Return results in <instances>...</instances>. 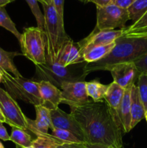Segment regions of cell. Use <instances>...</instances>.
I'll list each match as a JSON object with an SVG mask.
<instances>
[{"instance_id": "60d3db41", "label": "cell", "mask_w": 147, "mask_h": 148, "mask_svg": "<svg viewBox=\"0 0 147 148\" xmlns=\"http://www.w3.org/2000/svg\"><path fill=\"white\" fill-rule=\"evenodd\" d=\"M2 79H3V77H2V74H1V71H0V83L2 82Z\"/></svg>"}, {"instance_id": "4fadbf2b", "label": "cell", "mask_w": 147, "mask_h": 148, "mask_svg": "<svg viewBox=\"0 0 147 148\" xmlns=\"http://www.w3.org/2000/svg\"><path fill=\"white\" fill-rule=\"evenodd\" d=\"M36 112L35 120L27 118V127L29 131L34 134H48V129L52 128L51 119L50 115V108L45 105L35 106Z\"/></svg>"}, {"instance_id": "277c9868", "label": "cell", "mask_w": 147, "mask_h": 148, "mask_svg": "<svg viewBox=\"0 0 147 148\" xmlns=\"http://www.w3.org/2000/svg\"><path fill=\"white\" fill-rule=\"evenodd\" d=\"M86 62L63 66L48 61L43 64L35 65V75L33 79L48 81L57 88L63 82H84L88 74L85 71Z\"/></svg>"}, {"instance_id": "8d00e7d4", "label": "cell", "mask_w": 147, "mask_h": 148, "mask_svg": "<svg viewBox=\"0 0 147 148\" xmlns=\"http://www.w3.org/2000/svg\"><path fill=\"white\" fill-rule=\"evenodd\" d=\"M86 145L87 148H114L110 147H106V146L103 145Z\"/></svg>"}, {"instance_id": "44dd1931", "label": "cell", "mask_w": 147, "mask_h": 148, "mask_svg": "<svg viewBox=\"0 0 147 148\" xmlns=\"http://www.w3.org/2000/svg\"><path fill=\"white\" fill-rule=\"evenodd\" d=\"M86 88L88 95L92 101L94 102H99L104 101L108 85H103L97 80H93L86 82Z\"/></svg>"}, {"instance_id": "e575fe53", "label": "cell", "mask_w": 147, "mask_h": 148, "mask_svg": "<svg viewBox=\"0 0 147 148\" xmlns=\"http://www.w3.org/2000/svg\"><path fill=\"white\" fill-rule=\"evenodd\" d=\"M89 1L94 3L97 7H103L112 4L113 0H88V2Z\"/></svg>"}, {"instance_id": "83f0119b", "label": "cell", "mask_w": 147, "mask_h": 148, "mask_svg": "<svg viewBox=\"0 0 147 148\" xmlns=\"http://www.w3.org/2000/svg\"><path fill=\"white\" fill-rule=\"evenodd\" d=\"M26 2L30 7L32 13L33 14L34 17H35L37 21V27L40 30H43L44 27V15L40 11L38 5V1L37 0H25Z\"/></svg>"}, {"instance_id": "836d02e7", "label": "cell", "mask_w": 147, "mask_h": 148, "mask_svg": "<svg viewBox=\"0 0 147 148\" xmlns=\"http://www.w3.org/2000/svg\"><path fill=\"white\" fill-rule=\"evenodd\" d=\"M135 0H113L112 4L122 9L128 10V7L133 3Z\"/></svg>"}, {"instance_id": "bcb514c9", "label": "cell", "mask_w": 147, "mask_h": 148, "mask_svg": "<svg viewBox=\"0 0 147 148\" xmlns=\"http://www.w3.org/2000/svg\"><path fill=\"white\" fill-rule=\"evenodd\" d=\"M0 108H1V106H0Z\"/></svg>"}, {"instance_id": "74e56055", "label": "cell", "mask_w": 147, "mask_h": 148, "mask_svg": "<svg viewBox=\"0 0 147 148\" xmlns=\"http://www.w3.org/2000/svg\"><path fill=\"white\" fill-rule=\"evenodd\" d=\"M15 0H0V7H5L10 3L13 2Z\"/></svg>"}, {"instance_id": "30bf717a", "label": "cell", "mask_w": 147, "mask_h": 148, "mask_svg": "<svg viewBox=\"0 0 147 148\" xmlns=\"http://www.w3.org/2000/svg\"><path fill=\"white\" fill-rule=\"evenodd\" d=\"M61 88L62 103L70 108L84 105L90 102L86 88V82H63Z\"/></svg>"}, {"instance_id": "9c48e42d", "label": "cell", "mask_w": 147, "mask_h": 148, "mask_svg": "<svg viewBox=\"0 0 147 148\" xmlns=\"http://www.w3.org/2000/svg\"><path fill=\"white\" fill-rule=\"evenodd\" d=\"M122 36V29L112 30H97L94 29L87 37L77 43L81 56H82L86 52L97 46L108 45L115 42L116 39Z\"/></svg>"}, {"instance_id": "f35d334b", "label": "cell", "mask_w": 147, "mask_h": 148, "mask_svg": "<svg viewBox=\"0 0 147 148\" xmlns=\"http://www.w3.org/2000/svg\"><path fill=\"white\" fill-rule=\"evenodd\" d=\"M0 122L1 123H6V119L4 117V114H3L2 111L0 108Z\"/></svg>"}, {"instance_id": "5bb4252c", "label": "cell", "mask_w": 147, "mask_h": 148, "mask_svg": "<svg viewBox=\"0 0 147 148\" xmlns=\"http://www.w3.org/2000/svg\"><path fill=\"white\" fill-rule=\"evenodd\" d=\"M83 62H84L79 52L78 43L74 42V40L70 38L63 45L56 63L63 66H67Z\"/></svg>"}, {"instance_id": "4316f807", "label": "cell", "mask_w": 147, "mask_h": 148, "mask_svg": "<svg viewBox=\"0 0 147 148\" xmlns=\"http://www.w3.org/2000/svg\"><path fill=\"white\" fill-rule=\"evenodd\" d=\"M137 88L141 101L147 111V74H140L137 80Z\"/></svg>"}, {"instance_id": "7bdbcfd3", "label": "cell", "mask_w": 147, "mask_h": 148, "mask_svg": "<svg viewBox=\"0 0 147 148\" xmlns=\"http://www.w3.org/2000/svg\"><path fill=\"white\" fill-rule=\"evenodd\" d=\"M0 148H4V145H3L1 144V142H0Z\"/></svg>"}, {"instance_id": "f546056e", "label": "cell", "mask_w": 147, "mask_h": 148, "mask_svg": "<svg viewBox=\"0 0 147 148\" xmlns=\"http://www.w3.org/2000/svg\"><path fill=\"white\" fill-rule=\"evenodd\" d=\"M122 36L125 37H135V38H147V26L137 30H131V31H123L122 30Z\"/></svg>"}, {"instance_id": "52a82bcc", "label": "cell", "mask_w": 147, "mask_h": 148, "mask_svg": "<svg viewBox=\"0 0 147 148\" xmlns=\"http://www.w3.org/2000/svg\"><path fill=\"white\" fill-rule=\"evenodd\" d=\"M128 10L110 4L97 7V23L95 29L97 30H112L115 28L124 29L129 20Z\"/></svg>"}, {"instance_id": "ffe728a7", "label": "cell", "mask_w": 147, "mask_h": 148, "mask_svg": "<svg viewBox=\"0 0 147 148\" xmlns=\"http://www.w3.org/2000/svg\"><path fill=\"white\" fill-rule=\"evenodd\" d=\"M115 46V41L109 43L108 45H104V46H99L93 48L89 51L86 52L82 56L84 62L87 64L92 63V62H97V61L103 59L113 49Z\"/></svg>"}, {"instance_id": "cb8c5ba5", "label": "cell", "mask_w": 147, "mask_h": 148, "mask_svg": "<svg viewBox=\"0 0 147 148\" xmlns=\"http://www.w3.org/2000/svg\"><path fill=\"white\" fill-rule=\"evenodd\" d=\"M147 12V0H135L128 8L130 20L133 23L139 20Z\"/></svg>"}, {"instance_id": "2e32d148", "label": "cell", "mask_w": 147, "mask_h": 148, "mask_svg": "<svg viewBox=\"0 0 147 148\" xmlns=\"http://www.w3.org/2000/svg\"><path fill=\"white\" fill-rule=\"evenodd\" d=\"M125 90V89L118 85L116 82H112L108 85V90L104 98V101L107 103L111 111L117 117H118V110L122 102Z\"/></svg>"}, {"instance_id": "7402d4cb", "label": "cell", "mask_w": 147, "mask_h": 148, "mask_svg": "<svg viewBox=\"0 0 147 148\" xmlns=\"http://www.w3.org/2000/svg\"><path fill=\"white\" fill-rule=\"evenodd\" d=\"M10 141L15 143L17 146L21 148L30 147L33 143L31 136L26 132L25 130L15 127H12Z\"/></svg>"}, {"instance_id": "9a60e30c", "label": "cell", "mask_w": 147, "mask_h": 148, "mask_svg": "<svg viewBox=\"0 0 147 148\" xmlns=\"http://www.w3.org/2000/svg\"><path fill=\"white\" fill-rule=\"evenodd\" d=\"M38 85L44 105L49 108L59 107L62 101L61 90L48 81H39Z\"/></svg>"}, {"instance_id": "7c38bea8", "label": "cell", "mask_w": 147, "mask_h": 148, "mask_svg": "<svg viewBox=\"0 0 147 148\" xmlns=\"http://www.w3.org/2000/svg\"><path fill=\"white\" fill-rule=\"evenodd\" d=\"M113 78V82L124 89L131 88L135 83L140 73L133 62L121 63L113 65L109 69Z\"/></svg>"}, {"instance_id": "f6af8a7d", "label": "cell", "mask_w": 147, "mask_h": 148, "mask_svg": "<svg viewBox=\"0 0 147 148\" xmlns=\"http://www.w3.org/2000/svg\"><path fill=\"white\" fill-rule=\"evenodd\" d=\"M24 148H34L33 147V146H30V147H24Z\"/></svg>"}, {"instance_id": "e0dca14e", "label": "cell", "mask_w": 147, "mask_h": 148, "mask_svg": "<svg viewBox=\"0 0 147 148\" xmlns=\"http://www.w3.org/2000/svg\"><path fill=\"white\" fill-rule=\"evenodd\" d=\"M131 130L133 129L142 119H145L146 110L141 101L138 94V88L134 84L131 90Z\"/></svg>"}, {"instance_id": "5b68a950", "label": "cell", "mask_w": 147, "mask_h": 148, "mask_svg": "<svg viewBox=\"0 0 147 148\" xmlns=\"http://www.w3.org/2000/svg\"><path fill=\"white\" fill-rule=\"evenodd\" d=\"M0 71L3 77L1 82L5 87V90L14 100H21L34 106L44 105L39 90L38 82L23 77H16L5 71Z\"/></svg>"}, {"instance_id": "ee69618b", "label": "cell", "mask_w": 147, "mask_h": 148, "mask_svg": "<svg viewBox=\"0 0 147 148\" xmlns=\"http://www.w3.org/2000/svg\"><path fill=\"white\" fill-rule=\"evenodd\" d=\"M145 119H146V121H147V111H146V114H145Z\"/></svg>"}, {"instance_id": "d6986e66", "label": "cell", "mask_w": 147, "mask_h": 148, "mask_svg": "<svg viewBox=\"0 0 147 148\" xmlns=\"http://www.w3.org/2000/svg\"><path fill=\"white\" fill-rule=\"evenodd\" d=\"M21 54L16 51H7L0 47V70L5 71L16 77H22L14 63V58Z\"/></svg>"}, {"instance_id": "b9f144b4", "label": "cell", "mask_w": 147, "mask_h": 148, "mask_svg": "<svg viewBox=\"0 0 147 148\" xmlns=\"http://www.w3.org/2000/svg\"><path fill=\"white\" fill-rule=\"evenodd\" d=\"M79 1H82V2H84V3H87L88 2V0H79Z\"/></svg>"}, {"instance_id": "d6a6232c", "label": "cell", "mask_w": 147, "mask_h": 148, "mask_svg": "<svg viewBox=\"0 0 147 148\" xmlns=\"http://www.w3.org/2000/svg\"><path fill=\"white\" fill-rule=\"evenodd\" d=\"M56 148H87L86 143H68L59 144Z\"/></svg>"}, {"instance_id": "7a4b0ae2", "label": "cell", "mask_w": 147, "mask_h": 148, "mask_svg": "<svg viewBox=\"0 0 147 148\" xmlns=\"http://www.w3.org/2000/svg\"><path fill=\"white\" fill-rule=\"evenodd\" d=\"M147 53V38L121 36L115 40V46L106 56L97 62L86 63L85 71L89 75L95 71H108L118 64L133 62Z\"/></svg>"}, {"instance_id": "ab89813d", "label": "cell", "mask_w": 147, "mask_h": 148, "mask_svg": "<svg viewBox=\"0 0 147 148\" xmlns=\"http://www.w3.org/2000/svg\"><path fill=\"white\" fill-rule=\"evenodd\" d=\"M39 2H40V4H49V3L51 2L52 0H37Z\"/></svg>"}, {"instance_id": "d590c367", "label": "cell", "mask_w": 147, "mask_h": 148, "mask_svg": "<svg viewBox=\"0 0 147 148\" xmlns=\"http://www.w3.org/2000/svg\"><path fill=\"white\" fill-rule=\"evenodd\" d=\"M0 139L3 141H10V136L7 133V130L3 126V123L0 122Z\"/></svg>"}, {"instance_id": "1f68e13d", "label": "cell", "mask_w": 147, "mask_h": 148, "mask_svg": "<svg viewBox=\"0 0 147 148\" xmlns=\"http://www.w3.org/2000/svg\"><path fill=\"white\" fill-rule=\"evenodd\" d=\"M53 4L57 11L58 14L61 20L63 22V7H64V0H53Z\"/></svg>"}, {"instance_id": "8fae6325", "label": "cell", "mask_w": 147, "mask_h": 148, "mask_svg": "<svg viewBox=\"0 0 147 148\" xmlns=\"http://www.w3.org/2000/svg\"><path fill=\"white\" fill-rule=\"evenodd\" d=\"M50 115L52 124L51 130L53 128H57L69 131L84 143L83 132L79 123L71 114H67L57 107L50 108Z\"/></svg>"}, {"instance_id": "6da1fadb", "label": "cell", "mask_w": 147, "mask_h": 148, "mask_svg": "<svg viewBox=\"0 0 147 148\" xmlns=\"http://www.w3.org/2000/svg\"><path fill=\"white\" fill-rule=\"evenodd\" d=\"M70 111L80 125L86 144L122 147L120 120L105 101H91L84 105L70 108Z\"/></svg>"}, {"instance_id": "f1b7e54d", "label": "cell", "mask_w": 147, "mask_h": 148, "mask_svg": "<svg viewBox=\"0 0 147 148\" xmlns=\"http://www.w3.org/2000/svg\"><path fill=\"white\" fill-rule=\"evenodd\" d=\"M147 26V12L135 23H133L131 25L128 27H125V28L122 29L123 31H131V30H137V29L142 28V27Z\"/></svg>"}, {"instance_id": "4dcf8cb0", "label": "cell", "mask_w": 147, "mask_h": 148, "mask_svg": "<svg viewBox=\"0 0 147 148\" xmlns=\"http://www.w3.org/2000/svg\"><path fill=\"white\" fill-rule=\"evenodd\" d=\"M140 74H147V53L133 62Z\"/></svg>"}, {"instance_id": "484cf974", "label": "cell", "mask_w": 147, "mask_h": 148, "mask_svg": "<svg viewBox=\"0 0 147 148\" xmlns=\"http://www.w3.org/2000/svg\"><path fill=\"white\" fill-rule=\"evenodd\" d=\"M51 134L63 143H84L79 140L76 136L66 130H60L57 128L52 129Z\"/></svg>"}, {"instance_id": "603a6c76", "label": "cell", "mask_w": 147, "mask_h": 148, "mask_svg": "<svg viewBox=\"0 0 147 148\" xmlns=\"http://www.w3.org/2000/svg\"><path fill=\"white\" fill-rule=\"evenodd\" d=\"M37 137L33 140L32 146L34 148H56L63 142L59 140L52 134H39Z\"/></svg>"}, {"instance_id": "3957f363", "label": "cell", "mask_w": 147, "mask_h": 148, "mask_svg": "<svg viewBox=\"0 0 147 148\" xmlns=\"http://www.w3.org/2000/svg\"><path fill=\"white\" fill-rule=\"evenodd\" d=\"M44 11V34L46 61L56 63L63 45L70 39L65 32L64 23L59 17L53 0L42 4Z\"/></svg>"}, {"instance_id": "8992f818", "label": "cell", "mask_w": 147, "mask_h": 148, "mask_svg": "<svg viewBox=\"0 0 147 148\" xmlns=\"http://www.w3.org/2000/svg\"><path fill=\"white\" fill-rule=\"evenodd\" d=\"M22 54L35 65L46 62V46L43 30L37 27H29L24 29L20 40Z\"/></svg>"}, {"instance_id": "ba28073f", "label": "cell", "mask_w": 147, "mask_h": 148, "mask_svg": "<svg viewBox=\"0 0 147 148\" xmlns=\"http://www.w3.org/2000/svg\"><path fill=\"white\" fill-rule=\"evenodd\" d=\"M0 106L6 119V124L23 130H28L27 117L14 100L5 90L0 88Z\"/></svg>"}, {"instance_id": "ac0fdd59", "label": "cell", "mask_w": 147, "mask_h": 148, "mask_svg": "<svg viewBox=\"0 0 147 148\" xmlns=\"http://www.w3.org/2000/svg\"><path fill=\"white\" fill-rule=\"evenodd\" d=\"M132 88V87H131ZM131 88L125 89L122 102L118 110V117L120 123L121 129L123 133H128L131 130Z\"/></svg>"}, {"instance_id": "d4e9b609", "label": "cell", "mask_w": 147, "mask_h": 148, "mask_svg": "<svg viewBox=\"0 0 147 148\" xmlns=\"http://www.w3.org/2000/svg\"><path fill=\"white\" fill-rule=\"evenodd\" d=\"M0 26L12 33L20 41L22 34L17 30L15 24L7 14L5 7H0Z\"/></svg>"}]
</instances>
